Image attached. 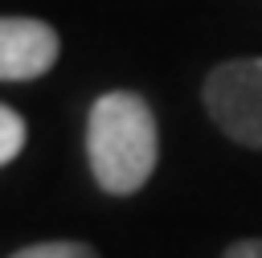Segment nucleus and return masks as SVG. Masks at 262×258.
Here are the masks:
<instances>
[{
    "label": "nucleus",
    "mask_w": 262,
    "mask_h": 258,
    "mask_svg": "<svg viewBox=\"0 0 262 258\" xmlns=\"http://www.w3.org/2000/svg\"><path fill=\"white\" fill-rule=\"evenodd\" d=\"M160 135L151 106L131 90L98 94L86 119V160L102 192L131 197L156 172Z\"/></svg>",
    "instance_id": "f257e3e1"
},
{
    "label": "nucleus",
    "mask_w": 262,
    "mask_h": 258,
    "mask_svg": "<svg viewBox=\"0 0 262 258\" xmlns=\"http://www.w3.org/2000/svg\"><path fill=\"white\" fill-rule=\"evenodd\" d=\"M205 111L209 119L246 147H262V57L221 61L205 78Z\"/></svg>",
    "instance_id": "f03ea898"
},
{
    "label": "nucleus",
    "mask_w": 262,
    "mask_h": 258,
    "mask_svg": "<svg viewBox=\"0 0 262 258\" xmlns=\"http://www.w3.org/2000/svg\"><path fill=\"white\" fill-rule=\"evenodd\" d=\"M57 33L37 16H4L0 20V78L4 82H33L53 70L57 61Z\"/></svg>",
    "instance_id": "7ed1b4c3"
},
{
    "label": "nucleus",
    "mask_w": 262,
    "mask_h": 258,
    "mask_svg": "<svg viewBox=\"0 0 262 258\" xmlns=\"http://www.w3.org/2000/svg\"><path fill=\"white\" fill-rule=\"evenodd\" d=\"M8 258H98V250L90 242H37V246H25Z\"/></svg>",
    "instance_id": "20e7f679"
},
{
    "label": "nucleus",
    "mask_w": 262,
    "mask_h": 258,
    "mask_svg": "<svg viewBox=\"0 0 262 258\" xmlns=\"http://www.w3.org/2000/svg\"><path fill=\"white\" fill-rule=\"evenodd\" d=\"M25 147V119L12 106H0V164L16 160Z\"/></svg>",
    "instance_id": "39448f33"
},
{
    "label": "nucleus",
    "mask_w": 262,
    "mask_h": 258,
    "mask_svg": "<svg viewBox=\"0 0 262 258\" xmlns=\"http://www.w3.org/2000/svg\"><path fill=\"white\" fill-rule=\"evenodd\" d=\"M221 258H262V238H246V242H233L225 246Z\"/></svg>",
    "instance_id": "423d86ee"
}]
</instances>
